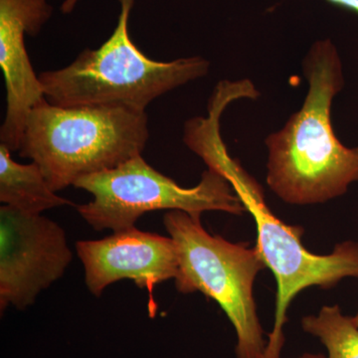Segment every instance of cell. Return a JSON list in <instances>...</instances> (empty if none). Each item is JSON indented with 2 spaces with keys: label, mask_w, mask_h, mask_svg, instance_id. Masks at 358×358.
I'll return each instance as SVG.
<instances>
[{
  "label": "cell",
  "mask_w": 358,
  "mask_h": 358,
  "mask_svg": "<svg viewBox=\"0 0 358 358\" xmlns=\"http://www.w3.org/2000/svg\"><path fill=\"white\" fill-rule=\"evenodd\" d=\"M298 358H326L324 355H320V353H310L306 352L303 355H301V357Z\"/></svg>",
  "instance_id": "cell-14"
},
{
  "label": "cell",
  "mask_w": 358,
  "mask_h": 358,
  "mask_svg": "<svg viewBox=\"0 0 358 358\" xmlns=\"http://www.w3.org/2000/svg\"><path fill=\"white\" fill-rule=\"evenodd\" d=\"M52 14L49 0H0V67L6 92L0 143L11 152L20 150L28 115L45 98L26 50L25 35H38Z\"/></svg>",
  "instance_id": "cell-9"
},
{
  "label": "cell",
  "mask_w": 358,
  "mask_h": 358,
  "mask_svg": "<svg viewBox=\"0 0 358 358\" xmlns=\"http://www.w3.org/2000/svg\"><path fill=\"white\" fill-rule=\"evenodd\" d=\"M303 70L308 85L303 106L265 140L268 187L282 201L301 206L343 196L358 181V147L343 145L331 121L334 99L345 78L331 39L310 46Z\"/></svg>",
  "instance_id": "cell-1"
},
{
  "label": "cell",
  "mask_w": 358,
  "mask_h": 358,
  "mask_svg": "<svg viewBox=\"0 0 358 358\" xmlns=\"http://www.w3.org/2000/svg\"><path fill=\"white\" fill-rule=\"evenodd\" d=\"M80 0H64L62 6H61V11L64 14H70L76 8L78 2Z\"/></svg>",
  "instance_id": "cell-13"
},
{
  "label": "cell",
  "mask_w": 358,
  "mask_h": 358,
  "mask_svg": "<svg viewBox=\"0 0 358 358\" xmlns=\"http://www.w3.org/2000/svg\"><path fill=\"white\" fill-rule=\"evenodd\" d=\"M147 113L114 106L60 107L42 99L26 121L18 155L38 164L54 192L141 155Z\"/></svg>",
  "instance_id": "cell-3"
},
{
  "label": "cell",
  "mask_w": 358,
  "mask_h": 358,
  "mask_svg": "<svg viewBox=\"0 0 358 358\" xmlns=\"http://www.w3.org/2000/svg\"><path fill=\"white\" fill-rule=\"evenodd\" d=\"M90 293L102 296L110 285L131 280L152 294L155 286L178 278V247L171 237L134 227L113 233L100 240L76 243Z\"/></svg>",
  "instance_id": "cell-8"
},
{
  "label": "cell",
  "mask_w": 358,
  "mask_h": 358,
  "mask_svg": "<svg viewBox=\"0 0 358 358\" xmlns=\"http://www.w3.org/2000/svg\"><path fill=\"white\" fill-rule=\"evenodd\" d=\"M329 3L352 10L358 15V0H327Z\"/></svg>",
  "instance_id": "cell-12"
},
{
  "label": "cell",
  "mask_w": 358,
  "mask_h": 358,
  "mask_svg": "<svg viewBox=\"0 0 358 358\" xmlns=\"http://www.w3.org/2000/svg\"><path fill=\"white\" fill-rule=\"evenodd\" d=\"M164 225L178 247L176 289L200 292L222 308L236 333V358H263L267 341L257 313L254 284L267 268L260 251L246 243H232L212 235L201 216L180 210L166 212Z\"/></svg>",
  "instance_id": "cell-5"
},
{
  "label": "cell",
  "mask_w": 358,
  "mask_h": 358,
  "mask_svg": "<svg viewBox=\"0 0 358 358\" xmlns=\"http://www.w3.org/2000/svg\"><path fill=\"white\" fill-rule=\"evenodd\" d=\"M301 327L320 339L327 348L326 358H358V327L338 305L324 306L317 315L303 317Z\"/></svg>",
  "instance_id": "cell-11"
},
{
  "label": "cell",
  "mask_w": 358,
  "mask_h": 358,
  "mask_svg": "<svg viewBox=\"0 0 358 358\" xmlns=\"http://www.w3.org/2000/svg\"><path fill=\"white\" fill-rule=\"evenodd\" d=\"M121 13L110 38L85 49L61 69L40 73L45 99L60 107L114 106L145 113L169 92L206 76L210 62L201 56L159 62L134 43L129 20L136 0H119Z\"/></svg>",
  "instance_id": "cell-4"
},
{
  "label": "cell",
  "mask_w": 358,
  "mask_h": 358,
  "mask_svg": "<svg viewBox=\"0 0 358 358\" xmlns=\"http://www.w3.org/2000/svg\"><path fill=\"white\" fill-rule=\"evenodd\" d=\"M0 201L6 206L29 214L58 208L72 202L59 196L45 178L38 164H21L0 143Z\"/></svg>",
  "instance_id": "cell-10"
},
{
  "label": "cell",
  "mask_w": 358,
  "mask_h": 358,
  "mask_svg": "<svg viewBox=\"0 0 358 358\" xmlns=\"http://www.w3.org/2000/svg\"><path fill=\"white\" fill-rule=\"evenodd\" d=\"M74 186L93 196L76 209L96 231L129 229L145 213L157 210H180L192 216L206 211L236 216L247 213L229 180L215 169H207L199 185L185 188L150 166L141 155L115 169L83 176Z\"/></svg>",
  "instance_id": "cell-6"
},
{
  "label": "cell",
  "mask_w": 358,
  "mask_h": 358,
  "mask_svg": "<svg viewBox=\"0 0 358 358\" xmlns=\"http://www.w3.org/2000/svg\"><path fill=\"white\" fill-rule=\"evenodd\" d=\"M220 120L207 117L186 129L185 143L208 169L229 180L247 212L255 220L256 247L277 282L275 319L263 358H281L288 308L303 289L334 288L345 278L358 279V242L336 245L329 255L310 253L303 245L301 226L280 220L266 203L262 185L228 154L220 136Z\"/></svg>",
  "instance_id": "cell-2"
},
{
  "label": "cell",
  "mask_w": 358,
  "mask_h": 358,
  "mask_svg": "<svg viewBox=\"0 0 358 358\" xmlns=\"http://www.w3.org/2000/svg\"><path fill=\"white\" fill-rule=\"evenodd\" d=\"M353 320H355V324L358 327V313H357V315L355 317H352Z\"/></svg>",
  "instance_id": "cell-15"
},
{
  "label": "cell",
  "mask_w": 358,
  "mask_h": 358,
  "mask_svg": "<svg viewBox=\"0 0 358 358\" xmlns=\"http://www.w3.org/2000/svg\"><path fill=\"white\" fill-rule=\"evenodd\" d=\"M73 254L65 231L41 214L0 207V310H23L63 277Z\"/></svg>",
  "instance_id": "cell-7"
}]
</instances>
